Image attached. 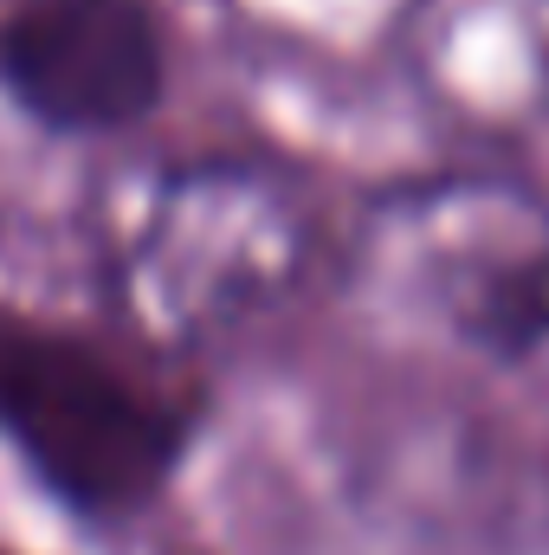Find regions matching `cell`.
Segmentation results:
<instances>
[{"mask_svg": "<svg viewBox=\"0 0 549 555\" xmlns=\"http://www.w3.org/2000/svg\"><path fill=\"white\" fill-rule=\"evenodd\" d=\"M395 65L413 104L472 149L549 130V0H401Z\"/></svg>", "mask_w": 549, "mask_h": 555, "instance_id": "277c9868", "label": "cell"}, {"mask_svg": "<svg viewBox=\"0 0 549 555\" xmlns=\"http://www.w3.org/2000/svg\"><path fill=\"white\" fill-rule=\"evenodd\" d=\"M323 253L310 181L266 155L168 162L111 220V297L149 349L194 362L278 317Z\"/></svg>", "mask_w": 549, "mask_h": 555, "instance_id": "6da1fadb", "label": "cell"}, {"mask_svg": "<svg viewBox=\"0 0 549 555\" xmlns=\"http://www.w3.org/2000/svg\"><path fill=\"white\" fill-rule=\"evenodd\" d=\"M181 362L142 336H85L0 317V446L72 511L124 517L149 504L194 433Z\"/></svg>", "mask_w": 549, "mask_h": 555, "instance_id": "3957f363", "label": "cell"}, {"mask_svg": "<svg viewBox=\"0 0 549 555\" xmlns=\"http://www.w3.org/2000/svg\"><path fill=\"white\" fill-rule=\"evenodd\" d=\"M137 0H0L7 26H39V20H85V13H117Z\"/></svg>", "mask_w": 549, "mask_h": 555, "instance_id": "5b68a950", "label": "cell"}, {"mask_svg": "<svg viewBox=\"0 0 549 555\" xmlns=\"http://www.w3.org/2000/svg\"><path fill=\"white\" fill-rule=\"evenodd\" d=\"M375 317L413 336L524 369L549 349V194L505 168H452L382 194L349 246Z\"/></svg>", "mask_w": 549, "mask_h": 555, "instance_id": "7a4b0ae2", "label": "cell"}]
</instances>
